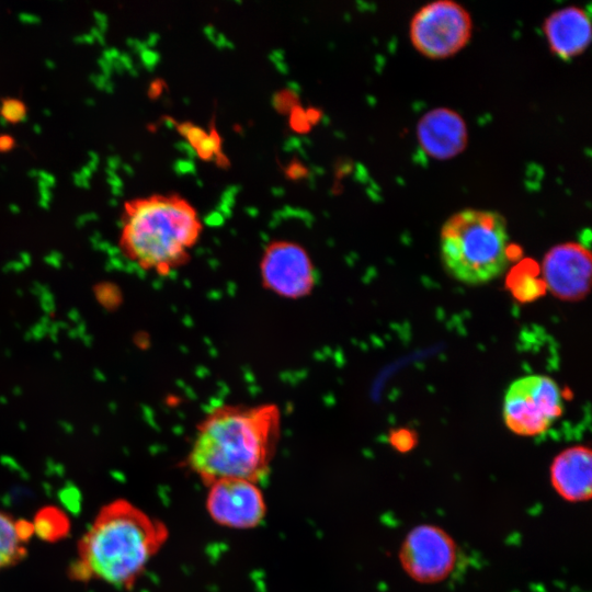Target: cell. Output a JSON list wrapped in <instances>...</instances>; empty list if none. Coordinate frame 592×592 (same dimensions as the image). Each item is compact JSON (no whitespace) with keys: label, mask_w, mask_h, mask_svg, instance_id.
<instances>
[{"label":"cell","mask_w":592,"mask_h":592,"mask_svg":"<svg viewBox=\"0 0 592 592\" xmlns=\"http://www.w3.org/2000/svg\"><path fill=\"white\" fill-rule=\"evenodd\" d=\"M281 426L275 403L215 406L196 425L185 466L206 487L223 479L259 483L270 474Z\"/></svg>","instance_id":"6da1fadb"},{"label":"cell","mask_w":592,"mask_h":592,"mask_svg":"<svg viewBox=\"0 0 592 592\" xmlns=\"http://www.w3.org/2000/svg\"><path fill=\"white\" fill-rule=\"evenodd\" d=\"M169 538L167 525L126 499L104 504L77 544L76 581L132 589Z\"/></svg>","instance_id":"7a4b0ae2"},{"label":"cell","mask_w":592,"mask_h":592,"mask_svg":"<svg viewBox=\"0 0 592 592\" xmlns=\"http://www.w3.org/2000/svg\"><path fill=\"white\" fill-rule=\"evenodd\" d=\"M203 226L196 209L177 194L124 203L118 244L139 269L166 276L185 265Z\"/></svg>","instance_id":"3957f363"},{"label":"cell","mask_w":592,"mask_h":592,"mask_svg":"<svg viewBox=\"0 0 592 592\" xmlns=\"http://www.w3.org/2000/svg\"><path fill=\"white\" fill-rule=\"evenodd\" d=\"M509 234L497 212L467 208L453 214L442 226L440 253L445 270L466 285H482L508 267Z\"/></svg>","instance_id":"277c9868"},{"label":"cell","mask_w":592,"mask_h":592,"mask_svg":"<svg viewBox=\"0 0 592 592\" xmlns=\"http://www.w3.org/2000/svg\"><path fill=\"white\" fill-rule=\"evenodd\" d=\"M563 401L557 383L549 376L532 374L508 387L503 399L506 428L520 436L545 433L562 414Z\"/></svg>","instance_id":"5b68a950"},{"label":"cell","mask_w":592,"mask_h":592,"mask_svg":"<svg viewBox=\"0 0 592 592\" xmlns=\"http://www.w3.org/2000/svg\"><path fill=\"white\" fill-rule=\"evenodd\" d=\"M473 31L469 12L452 0H436L420 8L412 16L409 36L414 48L431 59L458 53Z\"/></svg>","instance_id":"8992f818"},{"label":"cell","mask_w":592,"mask_h":592,"mask_svg":"<svg viewBox=\"0 0 592 592\" xmlns=\"http://www.w3.org/2000/svg\"><path fill=\"white\" fill-rule=\"evenodd\" d=\"M399 563L405 573L421 584L447 579L458 558L454 538L442 527L420 524L411 528L399 548Z\"/></svg>","instance_id":"52a82bcc"},{"label":"cell","mask_w":592,"mask_h":592,"mask_svg":"<svg viewBox=\"0 0 592 592\" xmlns=\"http://www.w3.org/2000/svg\"><path fill=\"white\" fill-rule=\"evenodd\" d=\"M262 286L282 298L299 299L311 294L317 274L306 249L291 240L270 242L260 259Z\"/></svg>","instance_id":"ba28073f"},{"label":"cell","mask_w":592,"mask_h":592,"mask_svg":"<svg viewBox=\"0 0 592 592\" xmlns=\"http://www.w3.org/2000/svg\"><path fill=\"white\" fill-rule=\"evenodd\" d=\"M208 516L230 530H252L265 519L267 505L259 483L244 479H223L207 486Z\"/></svg>","instance_id":"9c48e42d"},{"label":"cell","mask_w":592,"mask_h":592,"mask_svg":"<svg viewBox=\"0 0 592 592\" xmlns=\"http://www.w3.org/2000/svg\"><path fill=\"white\" fill-rule=\"evenodd\" d=\"M542 272L548 291L557 298L576 301L590 291L591 253L580 242L553 247L544 257Z\"/></svg>","instance_id":"30bf717a"},{"label":"cell","mask_w":592,"mask_h":592,"mask_svg":"<svg viewBox=\"0 0 592 592\" xmlns=\"http://www.w3.org/2000/svg\"><path fill=\"white\" fill-rule=\"evenodd\" d=\"M553 489L565 501H589L592 494V453L583 445H574L558 453L549 467Z\"/></svg>","instance_id":"8fae6325"},{"label":"cell","mask_w":592,"mask_h":592,"mask_svg":"<svg viewBox=\"0 0 592 592\" xmlns=\"http://www.w3.org/2000/svg\"><path fill=\"white\" fill-rule=\"evenodd\" d=\"M417 134L423 150L431 157L447 159L467 144V128L462 116L445 107L428 112L419 121Z\"/></svg>","instance_id":"7c38bea8"},{"label":"cell","mask_w":592,"mask_h":592,"mask_svg":"<svg viewBox=\"0 0 592 592\" xmlns=\"http://www.w3.org/2000/svg\"><path fill=\"white\" fill-rule=\"evenodd\" d=\"M544 33L551 53L569 60L582 54L591 42L590 18L581 8H562L545 20Z\"/></svg>","instance_id":"4fadbf2b"},{"label":"cell","mask_w":592,"mask_h":592,"mask_svg":"<svg viewBox=\"0 0 592 592\" xmlns=\"http://www.w3.org/2000/svg\"><path fill=\"white\" fill-rule=\"evenodd\" d=\"M33 532L32 523L15 520L0 510V570L13 567L25 558Z\"/></svg>","instance_id":"5bb4252c"},{"label":"cell","mask_w":592,"mask_h":592,"mask_svg":"<svg viewBox=\"0 0 592 592\" xmlns=\"http://www.w3.org/2000/svg\"><path fill=\"white\" fill-rule=\"evenodd\" d=\"M1 114L9 121H19L24 114V106L20 101L5 100L1 106Z\"/></svg>","instance_id":"9a60e30c"},{"label":"cell","mask_w":592,"mask_h":592,"mask_svg":"<svg viewBox=\"0 0 592 592\" xmlns=\"http://www.w3.org/2000/svg\"><path fill=\"white\" fill-rule=\"evenodd\" d=\"M392 445L400 452L410 449L414 444V439L406 432H398L391 437Z\"/></svg>","instance_id":"2e32d148"}]
</instances>
